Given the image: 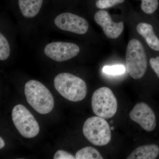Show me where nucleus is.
I'll use <instances>...</instances> for the list:
<instances>
[{"label": "nucleus", "instance_id": "nucleus-17", "mask_svg": "<svg viewBox=\"0 0 159 159\" xmlns=\"http://www.w3.org/2000/svg\"><path fill=\"white\" fill-rule=\"evenodd\" d=\"M125 69L124 66L122 65L114 66H106L103 67L102 71L105 74L109 75H120L124 73Z\"/></svg>", "mask_w": 159, "mask_h": 159}, {"label": "nucleus", "instance_id": "nucleus-20", "mask_svg": "<svg viewBox=\"0 0 159 159\" xmlns=\"http://www.w3.org/2000/svg\"><path fill=\"white\" fill-rule=\"evenodd\" d=\"M151 67L159 78V56L152 57L149 59Z\"/></svg>", "mask_w": 159, "mask_h": 159}, {"label": "nucleus", "instance_id": "nucleus-19", "mask_svg": "<svg viewBox=\"0 0 159 159\" xmlns=\"http://www.w3.org/2000/svg\"><path fill=\"white\" fill-rule=\"evenodd\" d=\"M54 159H75L76 157L63 150H58L54 154Z\"/></svg>", "mask_w": 159, "mask_h": 159}, {"label": "nucleus", "instance_id": "nucleus-16", "mask_svg": "<svg viewBox=\"0 0 159 159\" xmlns=\"http://www.w3.org/2000/svg\"><path fill=\"white\" fill-rule=\"evenodd\" d=\"M10 49L8 40L2 33H0V60L5 61L10 55Z\"/></svg>", "mask_w": 159, "mask_h": 159}, {"label": "nucleus", "instance_id": "nucleus-8", "mask_svg": "<svg viewBox=\"0 0 159 159\" xmlns=\"http://www.w3.org/2000/svg\"><path fill=\"white\" fill-rule=\"evenodd\" d=\"M54 22L61 30L78 34H85L89 28V23L85 19L70 12L59 14L55 18Z\"/></svg>", "mask_w": 159, "mask_h": 159}, {"label": "nucleus", "instance_id": "nucleus-22", "mask_svg": "<svg viewBox=\"0 0 159 159\" xmlns=\"http://www.w3.org/2000/svg\"><path fill=\"white\" fill-rule=\"evenodd\" d=\"M114 127H111V130H114Z\"/></svg>", "mask_w": 159, "mask_h": 159}, {"label": "nucleus", "instance_id": "nucleus-4", "mask_svg": "<svg viewBox=\"0 0 159 159\" xmlns=\"http://www.w3.org/2000/svg\"><path fill=\"white\" fill-rule=\"evenodd\" d=\"M83 133L86 139L96 146L108 144L111 138V129L105 119L99 116L89 118L83 127Z\"/></svg>", "mask_w": 159, "mask_h": 159}, {"label": "nucleus", "instance_id": "nucleus-12", "mask_svg": "<svg viewBox=\"0 0 159 159\" xmlns=\"http://www.w3.org/2000/svg\"><path fill=\"white\" fill-rule=\"evenodd\" d=\"M44 0H18L20 11L24 17L32 18L39 13Z\"/></svg>", "mask_w": 159, "mask_h": 159}, {"label": "nucleus", "instance_id": "nucleus-14", "mask_svg": "<svg viewBox=\"0 0 159 159\" xmlns=\"http://www.w3.org/2000/svg\"><path fill=\"white\" fill-rule=\"evenodd\" d=\"M76 159H102L100 153L93 147H86L77 152L75 155Z\"/></svg>", "mask_w": 159, "mask_h": 159}, {"label": "nucleus", "instance_id": "nucleus-2", "mask_svg": "<svg viewBox=\"0 0 159 159\" xmlns=\"http://www.w3.org/2000/svg\"><path fill=\"white\" fill-rule=\"evenodd\" d=\"M54 87L69 101L78 102L85 98L87 87L83 80L68 73H61L54 80Z\"/></svg>", "mask_w": 159, "mask_h": 159}, {"label": "nucleus", "instance_id": "nucleus-1", "mask_svg": "<svg viewBox=\"0 0 159 159\" xmlns=\"http://www.w3.org/2000/svg\"><path fill=\"white\" fill-rule=\"evenodd\" d=\"M27 102L34 110L42 115L51 112L54 107L53 96L48 89L37 80H29L25 85Z\"/></svg>", "mask_w": 159, "mask_h": 159}, {"label": "nucleus", "instance_id": "nucleus-9", "mask_svg": "<svg viewBox=\"0 0 159 159\" xmlns=\"http://www.w3.org/2000/svg\"><path fill=\"white\" fill-rule=\"evenodd\" d=\"M129 117L147 132L154 130L157 125L155 114L150 107L144 102L134 106L129 112Z\"/></svg>", "mask_w": 159, "mask_h": 159}, {"label": "nucleus", "instance_id": "nucleus-13", "mask_svg": "<svg viewBox=\"0 0 159 159\" xmlns=\"http://www.w3.org/2000/svg\"><path fill=\"white\" fill-rule=\"evenodd\" d=\"M159 153L158 146L150 144L139 146L134 149L127 157V159H155Z\"/></svg>", "mask_w": 159, "mask_h": 159}, {"label": "nucleus", "instance_id": "nucleus-21", "mask_svg": "<svg viewBox=\"0 0 159 159\" xmlns=\"http://www.w3.org/2000/svg\"><path fill=\"white\" fill-rule=\"evenodd\" d=\"M5 146V143L4 142V140L2 139V137H0V148L2 149V148H4Z\"/></svg>", "mask_w": 159, "mask_h": 159}, {"label": "nucleus", "instance_id": "nucleus-11", "mask_svg": "<svg viewBox=\"0 0 159 159\" xmlns=\"http://www.w3.org/2000/svg\"><path fill=\"white\" fill-rule=\"evenodd\" d=\"M137 31L145 38L148 47L154 51L159 52V38L156 34L153 26L146 23L137 25Z\"/></svg>", "mask_w": 159, "mask_h": 159}, {"label": "nucleus", "instance_id": "nucleus-7", "mask_svg": "<svg viewBox=\"0 0 159 159\" xmlns=\"http://www.w3.org/2000/svg\"><path fill=\"white\" fill-rule=\"evenodd\" d=\"M80 49L74 43L55 42L48 44L44 49L47 57L58 62L66 61L76 57Z\"/></svg>", "mask_w": 159, "mask_h": 159}, {"label": "nucleus", "instance_id": "nucleus-10", "mask_svg": "<svg viewBox=\"0 0 159 159\" xmlns=\"http://www.w3.org/2000/svg\"><path fill=\"white\" fill-rule=\"evenodd\" d=\"M94 18L97 25L101 26L106 36L109 38H117L124 30L123 22H114L108 12L104 10L97 11L94 15Z\"/></svg>", "mask_w": 159, "mask_h": 159}, {"label": "nucleus", "instance_id": "nucleus-5", "mask_svg": "<svg viewBox=\"0 0 159 159\" xmlns=\"http://www.w3.org/2000/svg\"><path fill=\"white\" fill-rule=\"evenodd\" d=\"M91 104L95 115L104 119L112 118L118 109L116 98L111 90L106 87L100 88L94 92Z\"/></svg>", "mask_w": 159, "mask_h": 159}, {"label": "nucleus", "instance_id": "nucleus-3", "mask_svg": "<svg viewBox=\"0 0 159 159\" xmlns=\"http://www.w3.org/2000/svg\"><path fill=\"white\" fill-rule=\"evenodd\" d=\"M125 64L127 73L135 80L141 79L147 69V57L144 47L139 40L129 42L126 53Z\"/></svg>", "mask_w": 159, "mask_h": 159}, {"label": "nucleus", "instance_id": "nucleus-15", "mask_svg": "<svg viewBox=\"0 0 159 159\" xmlns=\"http://www.w3.org/2000/svg\"><path fill=\"white\" fill-rule=\"evenodd\" d=\"M141 9L146 14H153L158 8V0H141Z\"/></svg>", "mask_w": 159, "mask_h": 159}, {"label": "nucleus", "instance_id": "nucleus-18", "mask_svg": "<svg viewBox=\"0 0 159 159\" xmlns=\"http://www.w3.org/2000/svg\"><path fill=\"white\" fill-rule=\"evenodd\" d=\"M125 0H97L96 6L99 9H106L111 8L117 4L123 3Z\"/></svg>", "mask_w": 159, "mask_h": 159}, {"label": "nucleus", "instance_id": "nucleus-6", "mask_svg": "<svg viewBox=\"0 0 159 159\" xmlns=\"http://www.w3.org/2000/svg\"><path fill=\"white\" fill-rule=\"evenodd\" d=\"M11 117L13 124L20 134L25 138L31 139L38 134V122L25 107L18 104L12 109Z\"/></svg>", "mask_w": 159, "mask_h": 159}]
</instances>
